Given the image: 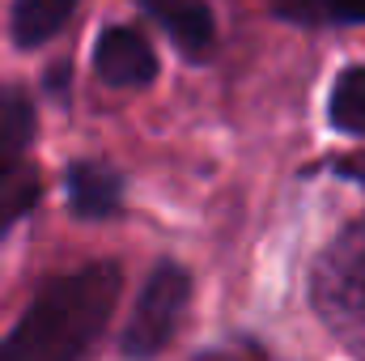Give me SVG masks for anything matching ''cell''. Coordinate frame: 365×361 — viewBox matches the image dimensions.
<instances>
[{"label":"cell","instance_id":"obj_1","mask_svg":"<svg viewBox=\"0 0 365 361\" xmlns=\"http://www.w3.org/2000/svg\"><path fill=\"white\" fill-rule=\"evenodd\" d=\"M123 276L98 260L38 289L17 327L0 340V361H86L119 302Z\"/></svg>","mask_w":365,"mask_h":361},{"label":"cell","instance_id":"obj_2","mask_svg":"<svg viewBox=\"0 0 365 361\" xmlns=\"http://www.w3.org/2000/svg\"><path fill=\"white\" fill-rule=\"evenodd\" d=\"M191 302V276L179 264H158L149 272L140 302L132 310V323L123 332V357L128 361H153L179 332L182 310Z\"/></svg>","mask_w":365,"mask_h":361},{"label":"cell","instance_id":"obj_3","mask_svg":"<svg viewBox=\"0 0 365 361\" xmlns=\"http://www.w3.org/2000/svg\"><path fill=\"white\" fill-rule=\"evenodd\" d=\"M93 73L115 90H136L158 77V51L149 47V39L140 30L110 26V30H102V39L93 47Z\"/></svg>","mask_w":365,"mask_h":361},{"label":"cell","instance_id":"obj_4","mask_svg":"<svg viewBox=\"0 0 365 361\" xmlns=\"http://www.w3.org/2000/svg\"><path fill=\"white\" fill-rule=\"evenodd\" d=\"M179 47L182 56L191 60H204L212 39H217V26H212V9L204 0H136Z\"/></svg>","mask_w":365,"mask_h":361},{"label":"cell","instance_id":"obj_5","mask_svg":"<svg viewBox=\"0 0 365 361\" xmlns=\"http://www.w3.org/2000/svg\"><path fill=\"white\" fill-rule=\"evenodd\" d=\"M331 298L344 306V315H353V327L365 340V225H357L340 251H331V280H327Z\"/></svg>","mask_w":365,"mask_h":361},{"label":"cell","instance_id":"obj_6","mask_svg":"<svg viewBox=\"0 0 365 361\" xmlns=\"http://www.w3.org/2000/svg\"><path fill=\"white\" fill-rule=\"evenodd\" d=\"M123 204V179L98 162L68 166V208L81 221H102Z\"/></svg>","mask_w":365,"mask_h":361},{"label":"cell","instance_id":"obj_7","mask_svg":"<svg viewBox=\"0 0 365 361\" xmlns=\"http://www.w3.org/2000/svg\"><path fill=\"white\" fill-rule=\"evenodd\" d=\"M77 0H13V17H9V34L21 51L43 47L47 39H56L64 30V21L73 17Z\"/></svg>","mask_w":365,"mask_h":361},{"label":"cell","instance_id":"obj_8","mask_svg":"<svg viewBox=\"0 0 365 361\" xmlns=\"http://www.w3.org/2000/svg\"><path fill=\"white\" fill-rule=\"evenodd\" d=\"M34 141V106L21 90L0 86V158H17Z\"/></svg>","mask_w":365,"mask_h":361},{"label":"cell","instance_id":"obj_9","mask_svg":"<svg viewBox=\"0 0 365 361\" xmlns=\"http://www.w3.org/2000/svg\"><path fill=\"white\" fill-rule=\"evenodd\" d=\"M331 123L340 132H353V136H365V68H344L331 86Z\"/></svg>","mask_w":365,"mask_h":361},{"label":"cell","instance_id":"obj_10","mask_svg":"<svg viewBox=\"0 0 365 361\" xmlns=\"http://www.w3.org/2000/svg\"><path fill=\"white\" fill-rule=\"evenodd\" d=\"M38 200V175L21 158H0V208L17 221Z\"/></svg>","mask_w":365,"mask_h":361},{"label":"cell","instance_id":"obj_11","mask_svg":"<svg viewBox=\"0 0 365 361\" xmlns=\"http://www.w3.org/2000/svg\"><path fill=\"white\" fill-rule=\"evenodd\" d=\"M323 4L344 21H365V0H323Z\"/></svg>","mask_w":365,"mask_h":361},{"label":"cell","instance_id":"obj_12","mask_svg":"<svg viewBox=\"0 0 365 361\" xmlns=\"http://www.w3.org/2000/svg\"><path fill=\"white\" fill-rule=\"evenodd\" d=\"M47 86H51V93H64V90H68V64H60V68H51V77H47Z\"/></svg>","mask_w":365,"mask_h":361},{"label":"cell","instance_id":"obj_13","mask_svg":"<svg viewBox=\"0 0 365 361\" xmlns=\"http://www.w3.org/2000/svg\"><path fill=\"white\" fill-rule=\"evenodd\" d=\"M9 225H13V217H9V213H4V208H0V238H4V234H9Z\"/></svg>","mask_w":365,"mask_h":361}]
</instances>
